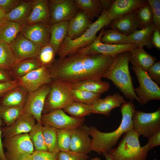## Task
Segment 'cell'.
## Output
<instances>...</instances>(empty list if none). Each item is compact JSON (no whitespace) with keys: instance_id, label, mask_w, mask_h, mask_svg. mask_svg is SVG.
I'll use <instances>...</instances> for the list:
<instances>
[{"instance_id":"6da1fadb","label":"cell","mask_w":160,"mask_h":160,"mask_svg":"<svg viewBox=\"0 0 160 160\" xmlns=\"http://www.w3.org/2000/svg\"><path fill=\"white\" fill-rule=\"evenodd\" d=\"M116 56L76 53L55 59L48 69L52 80L72 84L89 79L100 80Z\"/></svg>"},{"instance_id":"7a4b0ae2","label":"cell","mask_w":160,"mask_h":160,"mask_svg":"<svg viewBox=\"0 0 160 160\" xmlns=\"http://www.w3.org/2000/svg\"><path fill=\"white\" fill-rule=\"evenodd\" d=\"M122 119L118 127L110 132H103L95 127H90V135L92 137L91 150L99 154L108 153L117 143L121 136L133 128L132 117L136 110L132 101H126L121 107Z\"/></svg>"},{"instance_id":"3957f363","label":"cell","mask_w":160,"mask_h":160,"mask_svg":"<svg viewBox=\"0 0 160 160\" xmlns=\"http://www.w3.org/2000/svg\"><path fill=\"white\" fill-rule=\"evenodd\" d=\"M130 57L129 51L116 55L114 63L103 78L111 81L129 101L136 100L138 102L129 70Z\"/></svg>"},{"instance_id":"277c9868","label":"cell","mask_w":160,"mask_h":160,"mask_svg":"<svg viewBox=\"0 0 160 160\" xmlns=\"http://www.w3.org/2000/svg\"><path fill=\"white\" fill-rule=\"evenodd\" d=\"M140 135L131 129L124 134L118 145L108 153L114 160H145L151 148L148 143L141 146Z\"/></svg>"},{"instance_id":"5b68a950","label":"cell","mask_w":160,"mask_h":160,"mask_svg":"<svg viewBox=\"0 0 160 160\" xmlns=\"http://www.w3.org/2000/svg\"><path fill=\"white\" fill-rule=\"evenodd\" d=\"M108 9L104 10L97 20L92 23L88 29L78 38L71 39L67 36L57 53L59 58L74 54L79 49L92 43L97 38V33L112 22L108 15Z\"/></svg>"},{"instance_id":"8992f818","label":"cell","mask_w":160,"mask_h":160,"mask_svg":"<svg viewBox=\"0 0 160 160\" xmlns=\"http://www.w3.org/2000/svg\"><path fill=\"white\" fill-rule=\"evenodd\" d=\"M50 85V89L46 98L42 114L56 109H63L73 101L71 94V84L52 80Z\"/></svg>"},{"instance_id":"52a82bcc","label":"cell","mask_w":160,"mask_h":160,"mask_svg":"<svg viewBox=\"0 0 160 160\" xmlns=\"http://www.w3.org/2000/svg\"><path fill=\"white\" fill-rule=\"evenodd\" d=\"M2 144L7 160H23L35 151L28 133L4 138Z\"/></svg>"},{"instance_id":"ba28073f","label":"cell","mask_w":160,"mask_h":160,"mask_svg":"<svg viewBox=\"0 0 160 160\" xmlns=\"http://www.w3.org/2000/svg\"><path fill=\"white\" fill-rule=\"evenodd\" d=\"M139 83V86L134 88L140 105L145 104L152 100H160V88L148 76L146 71L139 67L132 65Z\"/></svg>"},{"instance_id":"9c48e42d","label":"cell","mask_w":160,"mask_h":160,"mask_svg":"<svg viewBox=\"0 0 160 160\" xmlns=\"http://www.w3.org/2000/svg\"><path fill=\"white\" fill-rule=\"evenodd\" d=\"M133 129L148 138L160 131V108L155 111L146 113L135 110L132 117Z\"/></svg>"},{"instance_id":"30bf717a","label":"cell","mask_w":160,"mask_h":160,"mask_svg":"<svg viewBox=\"0 0 160 160\" xmlns=\"http://www.w3.org/2000/svg\"><path fill=\"white\" fill-rule=\"evenodd\" d=\"M105 30L104 28H103L92 43L84 47L79 49L76 53L88 55L101 54L114 56L121 53L130 51L134 48L138 47L134 44L114 45L102 42L100 39L103 35Z\"/></svg>"},{"instance_id":"8fae6325","label":"cell","mask_w":160,"mask_h":160,"mask_svg":"<svg viewBox=\"0 0 160 160\" xmlns=\"http://www.w3.org/2000/svg\"><path fill=\"white\" fill-rule=\"evenodd\" d=\"M85 121V117H72L67 114L61 109L55 110L42 114L41 120L42 125H48L59 129H73L83 124Z\"/></svg>"},{"instance_id":"7c38bea8","label":"cell","mask_w":160,"mask_h":160,"mask_svg":"<svg viewBox=\"0 0 160 160\" xmlns=\"http://www.w3.org/2000/svg\"><path fill=\"white\" fill-rule=\"evenodd\" d=\"M50 88V84H45L36 90L29 93L21 114H30L35 118L37 122L41 123V118L45 100Z\"/></svg>"},{"instance_id":"4fadbf2b","label":"cell","mask_w":160,"mask_h":160,"mask_svg":"<svg viewBox=\"0 0 160 160\" xmlns=\"http://www.w3.org/2000/svg\"><path fill=\"white\" fill-rule=\"evenodd\" d=\"M51 24L70 20L79 10L74 0H49Z\"/></svg>"},{"instance_id":"5bb4252c","label":"cell","mask_w":160,"mask_h":160,"mask_svg":"<svg viewBox=\"0 0 160 160\" xmlns=\"http://www.w3.org/2000/svg\"><path fill=\"white\" fill-rule=\"evenodd\" d=\"M16 79L19 85L25 88L28 93L36 90L44 85L49 84L52 80L48 68L44 66Z\"/></svg>"},{"instance_id":"9a60e30c","label":"cell","mask_w":160,"mask_h":160,"mask_svg":"<svg viewBox=\"0 0 160 160\" xmlns=\"http://www.w3.org/2000/svg\"><path fill=\"white\" fill-rule=\"evenodd\" d=\"M9 44L16 63L25 60L36 58L41 48L25 38L21 33Z\"/></svg>"},{"instance_id":"2e32d148","label":"cell","mask_w":160,"mask_h":160,"mask_svg":"<svg viewBox=\"0 0 160 160\" xmlns=\"http://www.w3.org/2000/svg\"><path fill=\"white\" fill-rule=\"evenodd\" d=\"M50 25L43 22L23 25L20 33L25 38L39 47L49 44Z\"/></svg>"},{"instance_id":"e0dca14e","label":"cell","mask_w":160,"mask_h":160,"mask_svg":"<svg viewBox=\"0 0 160 160\" xmlns=\"http://www.w3.org/2000/svg\"><path fill=\"white\" fill-rule=\"evenodd\" d=\"M90 127L83 124L73 129L70 150L78 153L87 154L91 151L90 137Z\"/></svg>"},{"instance_id":"ac0fdd59","label":"cell","mask_w":160,"mask_h":160,"mask_svg":"<svg viewBox=\"0 0 160 160\" xmlns=\"http://www.w3.org/2000/svg\"><path fill=\"white\" fill-rule=\"evenodd\" d=\"M36 121L32 115L28 113L21 114L12 125L1 128L2 137L9 138L29 133L36 124Z\"/></svg>"},{"instance_id":"d6986e66","label":"cell","mask_w":160,"mask_h":160,"mask_svg":"<svg viewBox=\"0 0 160 160\" xmlns=\"http://www.w3.org/2000/svg\"><path fill=\"white\" fill-rule=\"evenodd\" d=\"M147 3V0H113L108 9L109 17L112 21L124 15L136 11Z\"/></svg>"},{"instance_id":"ffe728a7","label":"cell","mask_w":160,"mask_h":160,"mask_svg":"<svg viewBox=\"0 0 160 160\" xmlns=\"http://www.w3.org/2000/svg\"><path fill=\"white\" fill-rule=\"evenodd\" d=\"M136 11L114 20L109 25L110 28L127 36L142 29L143 28L138 19Z\"/></svg>"},{"instance_id":"44dd1931","label":"cell","mask_w":160,"mask_h":160,"mask_svg":"<svg viewBox=\"0 0 160 160\" xmlns=\"http://www.w3.org/2000/svg\"><path fill=\"white\" fill-rule=\"evenodd\" d=\"M125 101L124 97L118 93L107 95L104 98L100 99L92 105V113L101 114L108 116L113 109L120 107Z\"/></svg>"},{"instance_id":"7402d4cb","label":"cell","mask_w":160,"mask_h":160,"mask_svg":"<svg viewBox=\"0 0 160 160\" xmlns=\"http://www.w3.org/2000/svg\"><path fill=\"white\" fill-rule=\"evenodd\" d=\"M91 21L86 14L80 10L68 21L67 36L71 39L78 38L88 29Z\"/></svg>"},{"instance_id":"603a6c76","label":"cell","mask_w":160,"mask_h":160,"mask_svg":"<svg viewBox=\"0 0 160 160\" xmlns=\"http://www.w3.org/2000/svg\"><path fill=\"white\" fill-rule=\"evenodd\" d=\"M38 22L51 24V17L48 0H33L32 10L25 24Z\"/></svg>"},{"instance_id":"cb8c5ba5","label":"cell","mask_w":160,"mask_h":160,"mask_svg":"<svg viewBox=\"0 0 160 160\" xmlns=\"http://www.w3.org/2000/svg\"><path fill=\"white\" fill-rule=\"evenodd\" d=\"M156 27L153 23L142 29L136 31L128 36V44H134L138 47H146L151 49L153 47L152 37Z\"/></svg>"},{"instance_id":"d4e9b609","label":"cell","mask_w":160,"mask_h":160,"mask_svg":"<svg viewBox=\"0 0 160 160\" xmlns=\"http://www.w3.org/2000/svg\"><path fill=\"white\" fill-rule=\"evenodd\" d=\"M28 93L25 88L19 85L9 91L0 99V105L24 107Z\"/></svg>"},{"instance_id":"484cf974","label":"cell","mask_w":160,"mask_h":160,"mask_svg":"<svg viewBox=\"0 0 160 160\" xmlns=\"http://www.w3.org/2000/svg\"><path fill=\"white\" fill-rule=\"evenodd\" d=\"M33 0H22L11 12L6 15L7 20L20 23L25 24L32 10Z\"/></svg>"},{"instance_id":"4316f807","label":"cell","mask_w":160,"mask_h":160,"mask_svg":"<svg viewBox=\"0 0 160 160\" xmlns=\"http://www.w3.org/2000/svg\"><path fill=\"white\" fill-rule=\"evenodd\" d=\"M129 62L132 65L139 67L147 71L155 62L156 58L146 52L143 47H137L129 51Z\"/></svg>"},{"instance_id":"83f0119b","label":"cell","mask_w":160,"mask_h":160,"mask_svg":"<svg viewBox=\"0 0 160 160\" xmlns=\"http://www.w3.org/2000/svg\"><path fill=\"white\" fill-rule=\"evenodd\" d=\"M68 21H63L50 26L49 44L57 53L68 35Z\"/></svg>"},{"instance_id":"f1b7e54d","label":"cell","mask_w":160,"mask_h":160,"mask_svg":"<svg viewBox=\"0 0 160 160\" xmlns=\"http://www.w3.org/2000/svg\"><path fill=\"white\" fill-rule=\"evenodd\" d=\"M110 86L108 83L102 80L89 79L71 84L72 89L85 90L101 95L107 91Z\"/></svg>"},{"instance_id":"f546056e","label":"cell","mask_w":160,"mask_h":160,"mask_svg":"<svg viewBox=\"0 0 160 160\" xmlns=\"http://www.w3.org/2000/svg\"><path fill=\"white\" fill-rule=\"evenodd\" d=\"M79 10L84 11L92 21L98 18L104 9L100 0H74Z\"/></svg>"},{"instance_id":"4dcf8cb0","label":"cell","mask_w":160,"mask_h":160,"mask_svg":"<svg viewBox=\"0 0 160 160\" xmlns=\"http://www.w3.org/2000/svg\"><path fill=\"white\" fill-rule=\"evenodd\" d=\"M41 67L36 58H30L16 63L9 73L13 80L16 79Z\"/></svg>"},{"instance_id":"1f68e13d","label":"cell","mask_w":160,"mask_h":160,"mask_svg":"<svg viewBox=\"0 0 160 160\" xmlns=\"http://www.w3.org/2000/svg\"><path fill=\"white\" fill-rule=\"evenodd\" d=\"M22 25L7 20L0 26V42L9 44L20 33Z\"/></svg>"},{"instance_id":"d6a6232c","label":"cell","mask_w":160,"mask_h":160,"mask_svg":"<svg viewBox=\"0 0 160 160\" xmlns=\"http://www.w3.org/2000/svg\"><path fill=\"white\" fill-rule=\"evenodd\" d=\"M16 63L9 44L0 42V68L9 72Z\"/></svg>"},{"instance_id":"836d02e7","label":"cell","mask_w":160,"mask_h":160,"mask_svg":"<svg viewBox=\"0 0 160 160\" xmlns=\"http://www.w3.org/2000/svg\"><path fill=\"white\" fill-rule=\"evenodd\" d=\"M63 110L72 117L81 118L92 113V105L73 101L67 105Z\"/></svg>"},{"instance_id":"e575fe53","label":"cell","mask_w":160,"mask_h":160,"mask_svg":"<svg viewBox=\"0 0 160 160\" xmlns=\"http://www.w3.org/2000/svg\"><path fill=\"white\" fill-rule=\"evenodd\" d=\"M42 128L41 123L36 122L28 133L35 151H48L44 140Z\"/></svg>"},{"instance_id":"d590c367","label":"cell","mask_w":160,"mask_h":160,"mask_svg":"<svg viewBox=\"0 0 160 160\" xmlns=\"http://www.w3.org/2000/svg\"><path fill=\"white\" fill-rule=\"evenodd\" d=\"M23 107L0 105V116L6 126L13 124L20 116Z\"/></svg>"},{"instance_id":"8d00e7d4","label":"cell","mask_w":160,"mask_h":160,"mask_svg":"<svg viewBox=\"0 0 160 160\" xmlns=\"http://www.w3.org/2000/svg\"><path fill=\"white\" fill-rule=\"evenodd\" d=\"M71 94L74 102L91 105L100 99L101 95L85 90L73 89Z\"/></svg>"},{"instance_id":"74e56055","label":"cell","mask_w":160,"mask_h":160,"mask_svg":"<svg viewBox=\"0 0 160 160\" xmlns=\"http://www.w3.org/2000/svg\"><path fill=\"white\" fill-rule=\"evenodd\" d=\"M128 36L123 34L112 28L105 30L100 39L103 43L114 45L128 44Z\"/></svg>"},{"instance_id":"f35d334b","label":"cell","mask_w":160,"mask_h":160,"mask_svg":"<svg viewBox=\"0 0 160 160\" xmlns=\"http://www.w3.org/2000/svg\"><path fill=\"white\" fill-rule=\"evenodd\" d=\"M43 133L44 141L48 151L58 153L59 151L57 133L55 129L48 125H43Z\"/></svg>"},{"instance_id":"ab89813d","label":"cell","mask_w":160,"mask_h":160,"mask_svg":"<svg viewBox=\"0 0 160 160\" xmlns=\"http://www.w3.org/2000/svg\"><path fill=\"white\" fill-rule=\"evenodd\" d=\"M56 54L57 52L49 44L41 48L36 58L41 67L49 68L55 61Z\"/></svg>"},{"instance_id":"60d3db41","label":"cell","mask_w":160,"mask_h":160,"mask_svg":"<svg viewBox=\"0 0 160 160\" xmlns=\"http://www.w3.org/2000/svg\"><path fill=\"white\" fill-rule=\"evenodd\" d=\"M56 129L59 151H70L71 136L73 129Z\"/></svg>"},{"instance_id":"b9f144b4","label":"cell","mask_w":160,"mask_h":160,"mask_svg":"<svg viewBox=\"0 0 160 160\" xmlns=\"http://www.w3.org/2000/svg\"><path fill=\"white\" fill-rule=\"evenodd\" d=\"M136 11L138 19L143 28L153 23L152 11L148 2Z\"/></svg>"},{"instance_id":"7bdbcfd3","label":"cell","mask_w":160,"mask_h":160,"mask_svg":"<svg viewBox=\"0 0 160 160\" xmlns=\"http://www.w3.org/2000/svg\"><path fill=\"white\" fill-rule=\"evenodd\" d=\"M58 160H87V154L71 151H60L57 154Z\"/></svg>"},{"instance_id":"ee69618b","label":"cell","mask_w":160,"mask_h":160,"mask_svg":"<svg viewBox=\"0 0 160 160\" xmlns=\"http://www.w3.org/2000/svg\"><path fill=\"white\" fill-rule=\"evenodd\" d=\"M151 9L153 23L156 27L160 29V0H148Z\"/></svg>"},{"instance_id":"f6af8a7d","label":"cell","mask_w":160,"mask_h":160,"mask_svg":"<svg viewBox=\"0 0 160 160\" xmlns=\"http://www.w3.org/2000/svg\"><path fill=\"white\" fill-rule=\"evenodd\" d=\"M58 153L48 151H34L31 156L33 160H58Z\"/></svg>"},{"instance_id":"bcb514c9","label":"cell","mask_w":160,"mask_h":160,"mask_svg":"<svg viewBox=\"0 0 160 160\" xmlns=\"http://www.w3.org/2000/svg\"><path fill=\"white\" fill-rule=\"evenodd\" d=\"M148 76L158 85L160 84V61L155 62L146 71Z\"/></svg>"},{"instance_id":"7dc6e473","label":"cell","mask_w":160,"mask_h":160,"mask_svg":"<svg viewBox=\"0 0 160 160\" xmlns=\"http://www.w3.org/2000/svg\"><path fill=\"white\" fill-rule=\"evenodd\" d=\"M22 0H0V7L6 15L11 12Z\"/></svg>"},{"instance_id":"c3c4849f","label":"cell","mask_w":160,"mask_h":160,"mask_svg":"<svg viewBox=\"0 0 160 160\" xmlns=\"http://www.w3.org/2000/svg\"><path fill=\"white\" fill-rule=\"evenodd\" d=\"M19 85L17 79H14L7 82L0 83V98Z\"/></svg>"},{"instance_id":"681fc988","label":"cell","mask_w":160,"mask_h":160,"mask_svg":"<svg viewBox=\"0 0 160 160\" xmlns=\"http://www.w3.org/2000/svg\"><path fill=\"white\" fill-rule=\"evenodd\" d=\"M151 149L160 145V131H158L148 138Z\"/></svg>"},{"instance_id":"f907efd6","label":"cell","mask_w":160,"mask_h":160,"mask_svg":"<svg viewBox=\"0 0 160 160\" xmlns=\"http://www.w3.org/2000/svg\"><path fill=\"white\" fill-rule=\"evenodd\" d=\"M153 46L158 50H160V29L156 28L154 30L152 37Z\"/></svg>"},{"instance_id":"816d5d0a","label":"cell","mask_w":160,"mask_h":160,"mask_svg":"<svg viewBox=\"0 0 160 160\" xmlns=\"http://www.w3.org/2000/svg\"><path fill=\"white\" fill-rule=\"evenodd\" d=\"M13 80L9 72L0 68V83H5Z\"/></svg>"},{"instance_id":"f5cc1de1","label":"cell","mask_w":160,"mask_h":160,"mask_svg":"<svg viewBox=\"0 0 160 160\" xmlns=\"http://www.w3.org/2000/svg\"><path fill=\"white\" fill-rule=\"evenodd\" d=\"M1 118L0 116V160H7L4 151L2 142L1 140L2 132L1 130Z\"/></svg>"},{"instance_id":"db71d44e","label":"cell","mask_w":160,"mask_h":160,"mask_svg":"<svg viewBox=\"0 0 160 160\" xmlns=\"http://www.w3.org/2000/svg\"><path fill=\"white\" fill-rule=\"evenodd\" d=\"M7 20L6 14L0 7V26Z\"/></svg>"},{"instance_id":"11a10c76","label":"cell","mask_w":160,"mask_h":160,"mask_svg":"<svg viewBox=\"0 0 160 160\" xmlns=\"http://www.w3.org/2000/svg\"><path fill=\"white\" fill-rule=\"evenodd\" d=\"M102 154L106 160H114L108 153H103Z\"/></svg>"},{"instance_id":"9f6ffc18","label":"cell","mask_w":160,"mask_h":160,"mask_svg":"<svg viewBox=\"0 0 160 160\" xmlns=\"http://www.w3.org/2000/svg\"><path fill=\"white\" fill-rule=\"evenodd\" d=\"M23 160H33L31 155H29L25 158Z\"/></svg>"},{"instance_id":"6f0895ef","label":"cell","mask_w":160,"mask_h":160,"mask_svg":"<svg viewBox=\"0 0 160 160\" xmlns=\"http://www.w3.org/2000/svg\"><path fill=\"white\" fill-rule=\"evenodd\" d=\"M89 160H102L100 158L98 157H95Z\"/></svg>"}]
</instances>
